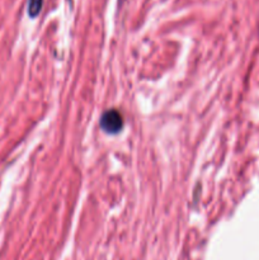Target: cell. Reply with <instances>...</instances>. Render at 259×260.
<instances>
[{
    "instance_id": "6da1fadb",
    "label": "cell",
    "mask_w": 259,
    "mask_h": 260,
    "mask_svg": "<svg viewBox=\"0 0 259 260\" xmlns=\"http://www.w3.org/2000/svg\"><path fill=\"white\" fill-rule=\"evenodd\" d=\"M122 127H123V118L117 109L104 112L101 118V128L103 131H106L107 134L116 135L121 131Z\"/></svg>"
},
{
    "instance_id": "7a4b0ae2",
    "label": "cell",
    "mask_w": 259,
    "mask_h": 260,
    "mask_svg": "<svg viewBox=\"0 0 259 260\" xmlns=\"http://www.w3.org/2000/svg\"><path fill=\"white\" fill-rule=\"evenodd\" d=\"M43 0H28V14L32 18L37 17L42 9Z\"/></svg>"
}]
</instances>
